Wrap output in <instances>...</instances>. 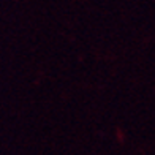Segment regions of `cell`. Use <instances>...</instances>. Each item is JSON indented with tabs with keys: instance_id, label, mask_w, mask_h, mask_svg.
<instances>
[]
</instances>
